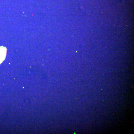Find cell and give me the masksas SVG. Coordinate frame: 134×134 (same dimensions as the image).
Masks as SVG:
<instances>
[{"label": "cell", "instance_id": "6da1fadb", "mask_svg": "<svg viewBox=\"0 0 134 134\" xmlns=\"http://www.w3.org/2000/svg\"><path fill=\"white\" fill-rule=\"evenodd\" d=\"M7 49L3 46H0V64L5 60L6 56Z\"/></svg>", "mask_w": 134, "mask_h": 134}]
</instances>
